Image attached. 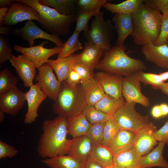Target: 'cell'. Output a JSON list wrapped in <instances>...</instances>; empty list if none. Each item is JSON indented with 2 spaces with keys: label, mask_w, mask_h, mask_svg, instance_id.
<instances>
[{
  "label": "cell",
  "mask_w": 168,
  "mask_h": 168,
  "mask_svg": "<svg viewBox=\"0 0 168 168\" xmlns=\"http://www.w3.org/2000/svg\"><path fill=\"white\" fill-rule=\"evenodd\" d=\"M42 132L40 138L37 151L43 158H50L67 154L71 139L68 134L67 119L58 116L53 119L43 121Z\"/></svg>",
  "instance_id": "6da1fadb"
},
{
  "label": "cell",
  "mask_w": 168,
  "mask_h": 168,
  "mask_svg": "<svg viewBox=\"0 0 168 168\" xmlns=\"http://www.w3.org/2000/svg\"><path fill=\"white\" fill-rule=\"evenodd\" d=\"M132 15L134 43L142 46L155 44L160 35L162 14L143 2Z\"/></svg>",
  "instance_id": "7a4b0ae2"
},
{
  "label": "cell",
  "mask_w": 168,
  "mask_h": 168,
  "mask_svg": "<svg viewBox=\"0 0 168 168\" xmlns=\"http://www.w3.org/2000/svg\"><path fill=\"white\" fill-rule=\"evenodd\" d=\"M124 45H116L105 51L103 58L96 69L123 77L130 75L147 69L140 59L130 57L125 53Z\"/></svg>",
  "instance_id": "3957f363"
},
{
  "label": "cell",
  "mask_w": 168,
  "mask_h": 168,
  "mask_svg": "<svg viewBox=\"0 0 168 168\" xmlns=\"http://www.w3.org/2000/svg\"><path fill=\"white\" fill-rule=\"evenodd\" d=\"M54 101L52 105L54 113L67 119L82 113L87 105L81 83L72 87L66 80L61 82Z\"/></svg>",
  "instance_id": "277c9868"
},
{
  "label": "cell",
  "mask_w": 168,
  "mask_h": 168,
  "mask_svg": "<svg viewBox=\"0 0 168 168\" xmlns=\"http://www.w3.org/2000/svg\"><path fill=\"white\" fill-rule=\"evenodd\" d=\"M35 9L40 16L39 22L45 30L51 34L64 36L70 32L71 26L76 21V16H65L59 14L54 9L40 4L39 0H18Z\"/></svg>",
  "instance_id": "5b68a950"
},
{
  "label": "cell",
  "mask_w": 168,
  "mask_h": 168,
  "mask_svg": "<svg viewBox=\"0 0 168 168\" xmlns=\"http://www.w3.org/2000/svg\"><path fill=\"white\" fill-rule=\"evenodd\" d=\"M94 17L90 28L83 32V36L88 41L105 51L109 50L111 48L110 43L115 30L112 22L105 20L103 11H100Z\"/></svg>",
  "instance_id": "8992f818"
},
{
  "label": "cell",
  "mask_w": 168,
  "mask_h": 168,
  "mask_svg": "<svg viewBox=\"0 0 168 168\" xmlns=\"http://www.w3.org/2000/svg\"><path fill=\"white\" fill-rule=\"evenodd\" d=\"M136 103L126 102L113 116L112 119L119 130L125 129L135 133L150 122L148 115H142L135 110Z\"/></svg>",
  "instance_id": "52a82bcc"
},
{
  "label": "cell",
  "mask_w": 168,
  "mask_h": 168,
  "mask_svg": "<svg viewBox=\"0 0 168 168\" xmlns=\"http://www.w3.org/2000/svg\"><path fill=\"white\" fill-rule=\"evenodd\" d=\"M24 41H27L30 47L34 46V41L37 39H45L52 41L57 46L62 47L64 45L59 36L49 34L40 28L32 20L27 21L24 26L19 28H13L12 32Z\"/></svg>",
  "instance_id": "ba28073f"
},
{
  "label": "cell",
  "mask_w": 168,
  "mask_h": 168,
  "mask_svg": "<svg viewBox=\"0 0 168 168\" xmlns=\"http://www.w3.org/2000/svg\"><path fill=\"white\" fill-rule=\"evenodd\" d=\"M48 42L44 41L39 45L28 48L15 44L13 48L15 51L21 53L30 60L38 69L47 63L50 57L59 54L62 49V47L58 46L50 49L44 48V45Z\"/></svg>",
  "instance_id": "9c48e42d"
},
{
  "label": "cell",
  "mask_w": 168,
  "mask_h": 168,
  "mask_svg": "<svg viewBox=\"0 0 168 168\" xmlns=\"http://www.w3.org/2000/svg\"><path fill=\"white\" fill-rule=\"evenodd\" d=\"M25 20H35L39 22V14L29 5L16 0L9 8L4 17L3 25L12 26Z\"/></svg>",
  "instance_id": "30bf717a"
},
{
  "label": "cell",
  "mask_w": 168,
  "mask_h": 168,
  "mask_svg": "<svg viewBox=\"0 0 168 168\" xmlns=\"http://www.w3.org/2000/svg\"><path fill=\"white\" fill-rule=\"evenodd\" d=\"M38 70L35 81L47 97L54 101L60 90L61 82L56 77L52 68L46 63Z\"/></svg>",
  "instance_id": "8fae6325"
},
{
  "label": "cell",
  "mask_w": 168,
  "mask_h": 168,
  "mask_svg": "<svg viewBox=\"0 0 168 168\" xmlns=\"http://www.w3.org/2000/svg\"><path fill=\"white\" fill-rule=\"evenodd\" d=\"M137 73L124 77L122 96L126 102L138 103L148 107L150 105L149 99L141 92V82Z\"/></svg>",
  "instance_id": "7c38bea8"
},
{
  "label": "cell",
  "mask_w": 168,
  "mask_h": 168,
  "mask_svg": "<svg viewBox=\"0 0 168 168\" xmlns=\"http://www.w3.org/2000/svg\"><path fill=\"white\" fill-rule=\"evenodd\" d=\"M26 101L25 92L16 86L0 96V109L15 116L24 106Z\"/></svg>",
  "instance_id": "4fadbf2b"
},
{
  "label": "cell",
  "mask_w": 168,
  "mask_h": 168,
  "mask_svg": "<svg viewBox=\"0 0 168 168\" xmlns=\"http://www.w3.org/2000/svg\"><path fill=\"white\" fill-rule=\"evenodd\" d=\"M156 130V126L150 122L136 133L133 147L141 156L149 153L157 144L154 135Z\"/></svg>",
  "instance_id": "5bb4252c"
},
{
  "label": "cell",
  "mask_w": 168,
  "mask_h": 168,
  "mask_svg": "<svg viewBox=\"0 0 168 168\" xmlns=\"http://www.w3.org/2000/svg\"><path fill=\"white\" fill-rule=\"evenodd\" d=\"M27 103V111L25 116L24 122L30 124L35 121L38 116V109L42 102L47 96L42 91L39 84H33L25 92Z\"/></svg>",
  "instance_id": "9a60e30c"
},
{
  "label": "cell",
  "mask_w": 168,
  "mask_h": 168,
  "mask_svg": "<svg viewBox=\"0 0 168 168\" xmlns=\"http://www.w3.org/2000/svg\"><path fill=\"white\" fill-rule=\"evenodd\" d=\"M124 77L100 71L94 74V78L101 85L106 94L116 98L123 97L122 94Z\"/></svg>",
  "instance_id": "2e32d148"
},
{
  "label": "cell",
  "mask_w": 168,
  "mask_h": 168,
  "mask_svg": "<svg viewBox=\"0 0 168 168\" xmlns=\"http://www.w3.org/2000/svg\"><path fill=\"white\" fill-rule=\"evenodd\" d=\"M9 61L23 81L24 86L30 87L32 85L36 74V68L34 64L22 54L17 57L13 55Z\"/></svg>",
  "instance_id": "e0dca14e"
},
{
  "label": "cell",
  "mask_w": 168,
  "mask_h": 168,
  "mask_svg": "<svg viewBox=\"0 0 168 168\" xmlns=\"http://www.w3.org/2000/svg\"><path fill=\"white\" fill-rule=\"evenodd\" d=\"M105 51L98 46L87 41L85 43L83 51L75 54V63L82 64L86 67L92 75L99 63V60Z\"/></svg>",
  "instance_id": "ac0fdd59"
},
{
  "label": "cell",
  "mask_w": 168,
  "mask_h": 168,
  "mask_svg": "<svg viewBox=\"0 0 168 168\" xmlns=\"http://www.w3.org/2000/svg\"><path fill=\"white\" fill-rule=\"evenodd\" d=\"M96 145L86 135L74 138L67 154L85 163Z\"/></svg>",
  "instance_id": "d6986e66"
},
{
  "label": "cell",
  "mask_w": 168,
  "mask_h": 168,
  "mask_svg": "<svg viewBox=\"0 0 168 168\" xmlns=\"http://www.w3.org/2000/svg\"><path fill=\"white\" fill-rule=\"evenodd\" d=\"M142 52L146 59L157 66L168 69V44L156 45L148 44L142 46Z\"/></svg>",
  "instance_id": "ffe728a7"
},
{
  "label": "cell",
  "mask_w": 168,
  "mask_h": 168,
  "mask_svg": "<svg viewBox=\"0 0 168 168\" xmlns=\"http://www.w3.org/2000/svg\"><path fill=\"white\" fill-rule=\"evenodd\" d=\"M114 27L117 34L116 45H124L126 38L131 35L133 27L132 14H115L112 18Z\"/></svg>",
  "instance_id": "44dd1931"
},
{
  "label": "cell",
  "mask_w": 168,
  "mask_h": 168,
  "mask_svg": "<svg viewBox=\"0 0 168 168\" xmlns=\"http://www.w3.org/2000/svg\"><path fill=\"white\" fill-rule=\"evenodd\" d=\"M141 156L132 147L115 155L114 164L118 168H141Z\"/></svg>",
  "instance_id": "7402d4cb"
},
{
  "label": "cell",
  "mask_w": 168,
  "mask_h": 168,
  "mask_svg": "<svg viewBox=\"0 0 168 168\" xmlns=\"http://www.w3.org/2000/svg\"><path fill=\"white\" fill-rule=\"evenodd\" d=\"M135 135V133L128 130H119L108 147L114 156L133 147Z\"/></svg>",
  "instance_id": "603a6c76"
},
{
  "label": "cell",
  "mask_w": 168,
  "mask_h": 168,
  "mask_svg": "<svg viewBox=\"0 0 168 168\" xmlns=\"http://www.w3.org/2000/svg\"><path fill=\"white\" fill-rule=\"evenodd\" d=\"M166 143L159 142L158 146L147 154L142 156L141 168L159 167L168 168V163L163 157L162 153Z\"/></svg>",
  "instance_id": "cb8c5ba5"
},
{
  "label": "cell",
  "mask_w": 168,
  "mask_h": 168,
  "mask_svg": "<svg viewBox=\"0 0 168 168\" xmlns=\"http://www.w3.org/2000/svg\"><path fill=\"white\" fill-rule=\"evenodd\" d=\"M81 83L87 105H94L106 94L101 85L94 78L82 81Z\"/></svg>",
  "instance_id": "d4e9b609"
},
{
  "label": "cell",
  "mask_w": 168,
  "mask_h": 168,
  "mask_svg": "<svg viewBox=\"0 0 168 168\" xmlns=\"http://www.w3.org/2000/svg\"><path fill=\"white\" fill-rule=\"evenodd\" d=\"M68 134L73 138L86 135L91 124L82 113L67 119Z\"/></svg>",
  "instance_id": "484cf974"
},
{
  "label": "cell",
  "mask_w": 168,
  "mask_h": 168,
  "mask_svg": "<svg viewBox=\"0 0 168 168\" xmlns=\"http://www.w3.org/2000/svg\"><path fill=\"white\" fill-rule=\"evenodd\" d=\"M75 63V54L69 57L49 59L47 64L55 71L58 79L61 82L65 80L73 65Z\"/></svg>",
  "instance_id": "4316f807"
},
{
  "label": "cell",
  "mask_w": 168,
  "mask_h": 168,
  "mask_svg": "<svg viewBox=\"0 0 168 168\" xmlns=\"http://www.w3.org/2000/svg\"><path fill=\"white\" fill-rule=\"evenodd\" d=\"M41 4L53 7L59 14L65 16H75L77 10L76 0H39Z\"/></svg>",
  "instance_id": "83f0119b"
},
{
  "label": "cell",
  "mask_w": 168,
  "mask_h": 168,
  "mask_svg": "<svg viewBox=\"0 0 168 168\" xmlns=\"http://www.w3.org/2000/svg\"><path fill=\"white\" fill-rule=\"evenodd\" d=\"M41 161L50 168H84L85 164L68 155L43 159Z\"/></svg>",
  "instance_id": "f1b7e54d"
},
{
  "label": "cell",
  "mask_w": 168,
  "mask_h": 168,
  "mask_svg": "<svg viewBox=\"0 0 168 168\" xmlns=\"http://www.w3.org/2000/svg\"><path fill=\"white\" fill-rule=\"evenodd\" d=\"M125 102L126 101L123 97L116 98L105 94V96L94 106L96 109L113 116Z\"/></svg>",
  "instance_id": "f546056e"
},
{
  "label": "cell",
  "mask_w": 168,
  "mask_h": 168,
  "mask_svg": "<svg viewBox=\"0 0 168 168\" xmlns=\"http://www.w3.org/2000/svg\"><path fill=\"white\" fill-rule=\"evenodd\" d=\"M143 2V0H127L114 4L107 2L103 7L113 14H132Z\"/></svg>",
  "instance_id": "4dcf8cb0"
},
{
  "label": "cell",
  "mask_w": 168,
  "mask_h": 168,
  "mask_svg": "<svg viewBox=\"0 0 168 168\" xmlns=\"http://www.w3.org/2000/svg\"><path fill=\"white\" fill-rule=\"evenodd\" d=\"M89 157L105 168L114 166L112 152L108 147L102 144L96 145Z\"/></svg>",
  "instance_id": "1f68e13d"
},
{
  "label": "cell",
  "mask_w": 168,
  "mask_h": 168,
  "mask_svg": "<svg viewBox=\"0 0 168 168\" xmlns=\"http://www.w3.org/2000/svg\"><path fill=\"white\" fill-rule=\"evenodd\" d=\"M80 33L74 30L72 35L64 43L58 55L57 58L69 57L74 54L76 51L82 49L83 47L79 39Z\"/></svg>",
  "instance_id": "d6a6232c"
},
{
  "label": "cell",
  "mask_w": 168,
  "mask_h": 168,
  "mask_svg": "<svg viewBox=\"0 0 168 168\" xmlns=\"http://www.w3.org/2000/svg\"><path fill=\"white\" fill-rule=\"evenodd\" d=\"M91 124L105 123L112 119L113 116L96 109L94 105H87L83 113Z\"/></svg>",
  "instance_id": "836d02e7"
},
{
  "label": "cell",
  "mask_w": 168,
  "mask_h": 168,
  "mask_svg": "<svg viewBox=\"0 0 168 168\" xmlns=\"http://www.w3.org/2000/svg\"><path fill=\"white\" fill-rule=\"evenodd\" d=\"M17 78L5 68L0 72V96L16 86Z\"/></svg>",
  "instance_id": "e575fe53"
},
{
  "label": "cell",
  "mask_w": 168,
  "mask_h": 168,
  "mask_svg": "<svg viewBox=\"0 0 168 168\" xmlns=\"http://www.w3.org/2000/svg\"><path fill=\"white\" fill-rule=\"evenodd\" d=\"M100 9L92 11H77L76 15V27L75 30L80 33L86 31L89 29L88 22L93 16H95L100 12Z\"/></svg>",
  "instance_id": "d590c367"
},
{
  "label": "cell",
  "mask_w": 168,
  "mask_h": 168,
  "mask_svg": "<svg viewBox=\"0 0 168 168\" xmlns=\"http://www.w3.org/2000/svg\"><path fill=\"white\" fill-rule=\"evenodd\" d=\"M140 81L144 84L150 85L155 89H159L164 83L159 74L146 72L143 71L137 73Z\"/></svg>",
  "instance_id": "8d00e7d4"
},
{
  "label": "cell",
  "mask_w": 168,
  "mask_h": 168,
  "mask_svg": "<svg viewBox=\"0 0 168 168\" xmlns=\"http://www.w3.org/2000/svg\"><path fill=\"white\" fill-rule=\"evenodd\" d=\"M119 130L118 127L113 121L112 119L106 122L104 128L102 144L108 147Z\"/></svg>",
  "instance_id": "74e56055"
},
{
  "label": "cell",
  "mask_w": 168,
  "mask_h": 168,
  "mask_svg": "<svg viewBox=\"0 0 168 168\" xmlns=\"http://www.w3.org/2000/svg\"><path fill=\"white\" fill-rule=\"evenodd\" d=\"M107 0H77L76 6L77 11H92L100 9Z\"/></svg>",
  "instance_id": "f35d334b"
},
{
  "label": "cell",
  "mask_w": 168,
  "mask_h": 168,
  "mask_svg": "<svg viewBox=\"0 0 168 168\" xmlns=\"http://www.w3.org/2000/svg\"><path fill=\"white\" fill-rule=\"evenodd\" d=\"M105 123H100L91 124L86 134L96 145L102 144Z\"/></svg>",
  "instance_id": "ab89813d"
},
{
  "label": "cell",
  "mask_w": 168,
  "mask_h": 168,
  "mask_svg": "<svg viewBox=\"0 0 168 168\" xmlns=\"http://www.w3.org/2000/svg\"><path fill=\"white\" fill-rule=\"evenodd\" d=\"M9 39L3 35H0V63L4 64L13 55Z\"/></svg>",
  "instance_id": "60d3db41"
},
{
  "label": "cell",
  "mask_w": 168,
  "mask_h": 168,
  "mask_svg": "<svg viewBox=\"0 0 168 168\" xmlns=\"http://www.w3.org/2000/svg\"><path fill=\"white\" fill-rule=\"evenodd\" d=\"M168 40V12L163 15L161 30L155 45H161L167 43Z\"/></svg>",
  "instance_id": "b9f144b4"
},
{
  "label": "cell",
  "mask_w": 168,
  "mask_h": 168,
  "mask_svg": "<svg viewBox=\"0 0 168 168\" xmlns=\"http://www.w3.org/2000/svg\"><path fill=\"white\" fill-rule=\"evenodd\" d=\"M143 3L163 15L168 12V0H143Z\"/></svg>",
  "instance_id": "7bdbcfd3"
},
{
  "label": "cell",
  "mask_w": 168,
  "mask_h": 168,
  "mask_svg": "<svg viewBox=\"0 0 168 168\" xmlns=\"http://www.w3.org/2000/svg\"><path fill=\"white\" fill-rule=\"evenodd\" d=\"M18 152V150L13 146L2 141H0V159L14 157Z\"/></svg>",
  "instance_id": "ee69618b"
},
{
  "label": "cell",
  "mask_w": 168,
  "mask_h": 168,
  "mask_svg": "<svg viewBox=\"0 0 168 168\" xmlns=\"http://www.w3.org/2000/svg\"><path fill=\"white\" fill-rule=\"evenodd\" d=\"M71 68L79 75L81 78V82L94 78V76L91 74L88 69L82 64L75 63Z\"/></svg>",
  "instance_id": "f6af8a7d"
},
{
  "label": "cell",
  "mask_w": 168,
  "mask_h": 168,
  "mask_svg": "<svg viewBox=\"0 0 168 168\" xmlns=\"http://www.w3.org/2000/svg\"><path fill=\"white\" fill-rule=\"evenodd\" d=\"M154 135L157 141L168 145V119L163 126L154 132Z\"/></svg>",
  "instance_id": "bcb514c9"
},
{
  "label": "cell",
  "mask_w": 168,
  "mask_h": 168,
  "mask_svg": "<svg viewBox=\"0 0 168 168\" xmlns=\"http://www.w3.org/2000/svg\"><path fill=\"white\" fill-rule=\"evenodd\" d=\"M70 86L75 87L81 83V79L78 74L74 70L71 69L65 80Z\"/></svg>",
  "instance_id": "7dc6e473"
},
{
  "label": "cell",
  "mask_w": 168,
  "mask_h": 168,
  "mask_svg": "<svg viewBox=\"0 0 168 168\" xmlns=\"http://www.w3.org/2000/svg\"><path fill=\"white\" fill-rule=\"evenodd\" d=\"M84 168H105L102 165L88 157L85 163Z\"/></svg>",
  "instance_id": "c3c4849f"
},
{
  "label": "cell",
  "mask_w": 168,
  "mask_h": 168,
  "mask_svg": "<svg viewBox=\"0 0 168 168\" xmlns=\"http://www.w3.org/2000/svg\"><path fill=\"white\" fill-rule=\"evenodd\" d=\"M151 114L152 116L156 118H159L163 116L159 105H156L152 108Z\"/></svg>",
  "instance_id": "681fc988"
},
{
  "label": "cell",
  "mask_w": 168,
  "mask_h": 168,
  "mask_svg": "<svg viewBox=\"0 0 168 168\" xmlns=\"http://www.w3.org/2000/svg\"><path fill=\"white\" fill-rule=\"evenodd\" d=\"M13 28L10 26H0V34L1 35H9L12 34Z\"/></svg>",
  "instance_id": "f907efd6"
},
{
  "label": "cell",
  "mask_w": 168,
  "mask_h": 168,
  "mask_svg": "<svg viewBox=\"0 0 168 168\" xmlns=\"http://www.w3.org/2000/svg\"><path fill=\"white\" fill-rule=\"evenodd\" d=\"M15 1V0H0V8L10 7Z\"/></svg>",
  "instance_id": "816d5d0a"
},
{
  "label": "cell",
  "mask_w": 168,
  "mask_h": 168,
  "mask_svg": "<svg viewBox=\"0 0 168 168\" xmlns=\"http://www.w3.org/2000/svg\"><path fill=\"white\" fill-rule=\"evenodd\" d=\"M8 7L0 8V26L3 25V20L5 16L8 11Z\"/></svg>",
  "instance_id": "f5cc1de1"
},
{
  "label": "cell",
  "mask_w": 168,
  "mask_h": 168,
  "mask_svg": "<svg viewBox=\"0 0 168 168\" xmlns=\"http://www.w3.org/2000/svg\"><path fill=\"white\" fill-rule=\"evenodd\" d=\"M159 105L162 116L168 115V105L166 104L163 103Z\"/></svg>",
  "instance_id": "db71d44e"
},
{
  "label": "cell",
  "mask_w": 168,
  "mask_h": 168,
  "mask_svg": "<svg viewBox=\"0 0 168 168\" xmlns=\"http://www.w3.org/2000/svg\"><path fill=\"white\" fill-rule=\"evenodd\" d=\"M160 90L163 93L168 95V82H164L161 87Z\"/></svg>",
  "instance_id": "11a10c76"
},
{
  "label": "cell",
  "mask_w": 168,
  "mask_h": 168,
  "mask_svg": "<svg viewBox=\"0 0 168 168\" xmlns=\"http://www.w3.org/2000/svg\"><path fill=\"white\" fill-rule=\"evenodd\" d=\"M161 79L164 82L168 80V71L159 74Z\"/></svg>",
  "instance_id": "9f6ffc18"
},
{
  "label": "cell",
  "mask_w": 168,
  "mask_h": 168,
  "mask_svg": "<svg viewBox=\"0 0 168 168\" xmlns=\"http://www.w3.org/2000/svg\"><path fill=\"white\" fill-rule=\"evenodd\" d=\"M5 113L2 110L0 109V122H2L4 119Z\"/></svg>",
  "instance_id": "6f0895ef"
},
{
  "label": "cell",
  "mask_w": 168,
  "mask_h": 168,
  "mask_svg": "<svg viewBox=\"0 0 168 168\" xmlns=\"http://www.w3.org/2000/svg\"><path fill=\"white\" fill-rule=\"evenodd\" d=\"M118 168L117 167H116V166H115L114 165L112 166H111V167H107V168Z\"/></svg>",
  "instance_id": "680465c9"
},
{
  "label": "cell",
  "mask_w": 168,
  "mask_h": 168,
  "mask_svg": "<svg viewBox=\"0 0 168 168\" xmlns=\"http://www.w3.org/2000/svg\"><path fill=\"white\" fill-rule=\"evenodd\" d=\"M11 168H13V167H11Z\"/></svg>",
  "instance_id": "91938a15"
},
{
  "label": "cell",
  "mask_w": 168,
  "mask_h": 168,
  "mask_svg": "<svg viewBox=\"0 0 168 168\" xmlns=\"http://www.w3.org/2000/svg\"><path fill=\"white\" fill-rule=\"evenodd\" d=\"M167 44H168V42L167 43Z\"/></svg>",
  "instance_id": "94428289"
},
{
  "label": "cell",
  "mask_w": 168,
  "mask_h": 168,
  "mask_svg": "<svg viewBox=\"0 0 168 168\" xmlns=\"http://www.w3.org/2000/svg\"><path fill=\"white\" fill-rule=\"evenodd\" d=\"M167 42H168V41H167Z\"/></svg>",
  "instance_id": "6125c7cd"
}]
</instances>
